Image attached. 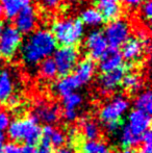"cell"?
Here are the masks:
<instances>
[{"mask_svg": "<svg viewBox=\"0 0 152 153\" xmlns=\"http://www.w3.org/2000/svg\"><path fill=\"white\" fill-rule=\"evenodd\" d=\"M56 42L47 29H38L28 36L21 47V56L28 66H36L54 53Z\"/></svg>", "mask_w": 152, "mask_h": 153, "instance_id": "1", "label": "cell"}, {"mask_svg": "<svg viewBox=\"0 0 152 153\" xmlns=\"http://www.w3.org/2000/svg\"><path fill=\"white\" fill-rule=\"evenodd\" d=\"M50 32L55 42L62 46H74L82 39L85 25L79 19L61 18L52 23Z\"/></svg>", "mask_w": 152, "mask_h": 153, "instance_id": "2", "label": "cell"}, {"mask_svg": "<svg viewBox=\"0 0 152 153\" xmlns=\"http://www.w3.org/2000/svg\"><path fill=\"white\" fill-rule=\"evenodd\" d=\"M33 116L17 119L7 127L8 137L14 142H25L26 145L36 146L42 139V127Z\"/></svg>", "mask_w": 152, "mask_h": 153, "instance_id": "3", "label": "cell"}, {"mask_svg": "<svg viewBox=\"0 0 152 153\" xmlns=\"http://www.w3.org/2000/svg\"><path fill=\"white\" fill-rule=\"evenodd\" d=\"M103 36L110 50H118L128 40L130 36V26L127 21L116 19L106 25Z\"/></svg>", "mask_w": 152, "mask_h": 153, "instance_id": "4", "label": "cell"}, {"mask_svg": "<svg viewBox=\"0 0 152 153\" xmlns=\"http://www.w3.org/2000/svg\"><path fill=\"white\" fill-rule=\"evenodd\" d=\"M79 53L74 46H61L56 48L53 53V61L57 69V74L67 76L74 71Z\"/></svg>", "mask_w": 152, "mask_h": 153, "instance_id": "5", "label": "cell"}, {"mask_svg": "<svg viewBox=\"0 0 152 153\" xmlns=\"http://www.w3.org/2000/svg\"><path fill=\"white\" fill-rule=\"evenodd\" d=\"M22 44V34L12 25H5L0 30V54L10 59L14 56Z\"/></svg>", "mask_w": 152, "mask_h": 153, "instance_id": "6", "label": "cell"}, {"mask_svg": "<svg viewBox=\"0 0 152 153\" xmlns=\"http://www.w3.org/2000/svg\"><path fill=\"white\" fill-rule=\"evenodd\" d=\"M129 107L127 99L118 96L106 103L99 113V118L105 125L112 123H121V119Z\"/></svg>", "mask_w": 152, "mask_h": 153, "instance_id": "7", "label": "cell"}, {"mask_svg": "<svg viewBox=\"0 0 152 153\" xmlns=\"http://www.w3.org/2000/svg\"><path fill=\"white\" fill-rule=\"evenodd\" d=\"M85 46L90 57L93 59H101L110 50L103 32L100 30H93L90 32L85 39Z\"/></svg>", "mask_w": 152, "mask_h": 153, "instance_id": "8", "label": "cell"}, {"mask_svg": "<svg viewBox=\"0 0 152 153\" xmlns=\"http://www.w3.org/2000/svg\"><path fill=\"white\" fill-rule=\"evenodd\" d=\"M38 24V14L35 7L31 5L22 10L15 17L16 29L22 33H31L36 29Z\"/></svg>", "mask_w": 152, "mask_h": 153, "instance_id": "9", "label": "cell"}, {"mask_svg": "<svg viewBox=\"0 0 152 153\" xmlns=\"http://www.w3.org/2000/svg\"><path fill=\"white\" fill-rule=\"evenodd\" d=\"M151 124L150 115L139 109H134L128 116L127 127L134 135L142 137L146 131L149 130Z\"/></svg>", "mask_w": 152, "mask_h": 153, "instance_id": "10", "label": "cell"}, {"mask_svg": "<svg viewBox=\"0 0 152 153\" xmlns=\"http://www.w3.org/2000/svg\"><path fill=\"white\" fill-rule=\"evenodd\" d=\"M59 116H61V109L57 105H51L46 102H40L35 107L33 117L38 121L51 124V123L56 122Z\"/></svg>", "mask_w": 152, "mask_h": 153, "instance_id": "11", "label": "cell"}, {"mask_svg": "<svg viewBox=\"0 0 152 153\" xmlns=\"http://www.w3.org/2000/svg\"><path fill=\"white\" fill-rule=\"evenodd\" d=\"M126 74V69L121 67L115 71L108 73H104L99 78L100 87L103 91L105 92H112L117 89L122 83L124 75Z\"/></svg>", "mask_w": 152, "mask_h": 153, "instance_id": "12", "label": "cell"}, {"mask_svg": "<svg viewBox=\"0 0 152 153\" xmlns=\"http://www.w3.org/2000/svg\"><path fill=\"white\" fill-rule=\"evenodd\" d=\"M95 70H96V66L94 64V62L90 59H87L76 65L75 69H74L73 75L76 78L77 82L81 87V85L87 83L93 78L94 74H95Z\"/></svg>", "mask_w": 152, "mask_h": 153, "instance_id": "13", "label": "cell"}, {"mask_svg": "<svg viewBox=\"0 0 152 153\" xmlns=\"http://www.w3.org/2000/svg\"><path fill=\"white\" fill-rule=\"evenodd\" d=\"M121 48V55L123 59L129 62H136L142 57L145 46L140 40H138L136 38H132L129 39Z\"/></svg>", "mask_w": 152, "mask_h": 153, "instance_id": "14", "label": "cell"}, {"mask_svg": "<svg viewBox=\"0 0 152 153\" xmlns=\"http://www.w3.org/2000/svg\"><path fill=\"white\" fill-rule=\"evenodd\" d=\"M123 65V57L118 50H108L106 54L100 59L99 70L102 73H108L121 68Z\"/></svg>", "mask_w": 152, "mask_h": 153, "instance_id": "15", "label": "cell"}, {"mask_svg": "<svg viewBox=\"0 0 152 153\" xmlns=\"http://www.w3.org/2000/svg\"><path fill=\"white\" fill-rule=\"evenodd\" d=\"M97 10L106 20H116L121 14L120 0H97Z\"/></svg>", "mask_w": 152, "mask_h": 153, "instance_id": "16", "label": "cell"}, {"mask_svg": "<svg viewBox=\"0 0 152 153\" xmlns=\"http://www.w3.org/2000/svg\"><path fill=\"white\" fill-rule=\"evenodd\" d=\"M31 0H0L3 15L7 19H14L25 7L29 6Z\"/></svg>", "mask_w": 152, "mask_h": 153, "instance_id": "17", "label": "cell"}, {"mask_svg": "<svg viewBox=\"0 0 152 153\" xmlns=\"http://www.w3.org/2000/svg\"><path fill=\"white\" fill-rule=\"evenodd\" d=\"M42 140L48 142L51 147L61 148L65 144L66 137L59 129L54 128L51 125H46L44 128H42Z\"/></svg>", "mask_w": 152, "mask_h": 153, "instance_id": "18", "label": "cell"}, {"mask_svg": "<svg viewBox=\"0 0 152 153\" xmlns=\"http://www.w3.org/2000/svg\"><path fill=\"white\" fill-rule=\"evenodd\" d=\"M80 88L79 83L77 82L76 78L74 77L73 74L63 76L61 79L56 81L54 85V91L62 97L68 96V95L74 93L76 89Z\"/></svg>", "mask_w": 152, "mask_h": 153, "instance_id": "19", "label": "cell"}, {"mask_svg": "<svg viewBox=\"0 0 152 153\" xmlns=\"http://www.w3.org/2000/svg\"><path fill=\"white\" fill-rule=\"evenodd\" d=\"M83 25H87L90 27H97L103 23L104 19L102 17L101 13L95 7H89L85 8L81 12L80 19Z\"/></svg>", "mask_w": 152, "mask_h": 153, "instance_id": "20", "label": "cell"}, {"mask_svg": "<svg viewBox=\"0 0 152 153\" xmlns=\"http://www.w3.org/2000/svg\"><path fill=\"white\" fill-rule=\"evenodd\" d=\"M14 82L10 74L6 70L0 73V101H6L13 95Z\"/></svg>", "mask_w": 152, "mask_h": 153, "instance_id": "21", "label": "cell"}, {"mask_svg": "<svg viewBox=\"0 0 152 153\" xmlns=\"http://www.w3.org/2000/svg\"><path fill=\"white\" fill-rule=\"evenodd\" d=\"M121 85L127 92L136 93L143 87V79L136 73H128L124 75Z\"/></svg>", "mask_w": 152, "mask_h": 153, "instance_id": "22", "label": "cell"}, {"mask_svg": "<svg viewBox=\"0 0 152 153\" xmlns=\"http://www.w3.org/2000/svg\"><path fill=\"white\" fill-rule=\"evenodd\" d=\"M40 74L45 79H51L55 78L57 75V69L55 66V62L51 57L45 59L44 61L40 62Z\"/></svg>", "mask_w": 152, "mask_h": 153, "instance_id": "23", "label": "cell"}, {"mask_svg": "<svg viewBox=\"0 0 152 153\" xmlns=\"http://www.w3.org/2000/svg\"><path fill=\"white\" fill-rule=\"evenodd\" d=\"M83 135L87 141H97L100 135V130L97 123L93 120H83L81 123Z\"/></svg>", "mask_w": 152, "mask_h": 153, "instance_id": "24", "label": "cell"}, {"mask_svg": "<svg viewBox=\"0 0 152 153\" xmlns=\"http://www.w3.org/2000/svg\"><path fill=\"white\" fill-rule=\"evenodd\" d=\"M134 106L136 109L142 111L144 113L150 115L151 108H152V96L150 91L143 92L136 97V101H134Z\"/></svg>", "mask_w": 152, "mask_h": 153, "instance_id": "25", "label": "cell"}, {"mask_svg": "<svg viewBox=\"0 0 152 153\" xmlns=\"http://www.w3.org/2000/svg\"><path fill=\"white\" fill-rule=\"evenodd\" d=\"M105 144L100 141H87L81 145L80 153H105L108 152Z\"/></svg>", "mask_w": 152, "mask_h": 153, "instance_id": "26", "label": "cell"}, {"mask_svg": "<svg viewBox=\"0 0 152 153\" xmlns=\"http://www.w3.org/2000/svg\"><path fill=\"white\" fill-rule=\"evenodd\" d=\"M82 102V98L79 94L76 93H72V94L68 95V96L63 97V105L65 107V109H74L77 106L81 104Z\"/></svg>", "mask_w": 152, "mask_h": 153, "instance_id": "27", "label": "cell"}, {"mask_svg": "<svg viewBox=\"0 0 152 153\" xmlns=\"http://www.w3.org/2000/svg\"><path fill=\"white\" fill-rule=\"evenodd\" d=\"M62 0H40V3L45 10H53L57 8L61 4Z\"/></svg>", "mask_w": 152, "mask_h": 153, "instance_id": "28", "label": "cell"}, {"mask_svg": "<svg viewBox=\"0 0 152 153\" xmlns=\"http://www.w3.org/2000/svg\"><path fill=\"white\" fill-rule=\"evenodd\" d=\"M142 14L146 20H150L152 16V3L150 0H146L142 3Z\"/></svg>", "mask_w": 152, "mask_h": 153, "instance_id": "29", "label": "cell"}, {"mask_svg": "<svg viewBox=\"0 0 152 153\" xmlns=\"http://www.w3.org/2000/svg\"><path fill=\"white\" fill-rule=\"evenodd\" d=\"M2 153H21V147L16 143L5 144Z\"/></svg>", "mask_w": 152, "mask_h": 153, "instance_id": "30", "label": "cell"}, {"mask_svg": "<svg viewBox=\"0 0 152 153\" xmlns=\"http://www.w3.org/2000/svg\"><path fill=\"white\" fill-rule=\"evenodd\" d=\"M37 153H53L52 147H51L50 144H49L48 142L41 139L40 146L37 148Z\"/></svg>", "mask_w": 152, "mask_h": 153, "instance_id": "31", "label": "cell"}, {"mask_svg": "<svg viewBox=\"0 0 152 153\" xmlns=\"http://www.w3.org/2000/svg\"><path fill=\"white\" fill-rule=\"evenodd\" d=\"M64 117L67 121H74L77 118V113L74 109H65L64 111Z\"/></svg>", "mask_w": 152, "mask_h": 153, "instance_id": "32", "label": "cell"}, {"mask_svg": "<svg viewBox=\"0 0 152 153\" xmlns=\"http://www.w3.org/2000/svg\"><path fill=\"white\" fill-rule=\"evenodd\" d=\"M6 102H7V104L10 105V106L16 107L20 104V97H19L18 95H12V96L6 100Z\"/></svg>", "mask_w": 152, "mask_h": 153, "instance_id": "33", "label": "cell"}, {"mask_svg": "<svg viewBox=\"0 0 152 153\" xmlns=\"http://www.w3.org/2000/svg\"><path fill=\"white\" fill-rule=\"evenodd\" d=\"M122 1H123V3L125 4L126 6H128V7L136 8V7H138L139 5H141V4L144 2V0H122Z\"/></svg>", "mask_w": 152, "mask_h": 153, "instance_id": "34", "label": "cell"}, {"mask_svg": "<svg viewBox=\"0 0 152 153\" xmlns=\"http://www.w3.org/2000/svg\"><path fill=\"white\" fill-rule=\"evenodd\" d=\"M21 153H37V148L31 145H25L21 147Z\"/></svg>", "mask_w": 152, "mask_h": 153, "instance_id": "35", "label": "cell"}, {"mask_svg": "<svg viewBox=\"0 0 152 153\" xmlns=\"http://www.w3.org/2000/svg\"><path fill=\"white\" fill-rule=\"evenodd\" d=\"M55 153H75V152H74V150L71 147H61V148H57Z\"/></svg>", "mask_w": 152, "mask_h": 153, "instance_id": "36", "label": "cell"}, {"mask_svg": "<svg viewBox=\"0 0 152 153\" xmlns=\"http://www.w3.org/2000/svg\"><path fill=\"white\" fill-rule=\"evenodd\" d=\"M4 146H5V135L2 132H0V153L3 151Z\"/></svg>", "mask_w": 152, "mask_h": 153, "instance_id": "37", "label": "cell"}, {"mask_svg": "<svg viewBox=\"0 0 152 153\" xmlns=\"http://www.w3.org/2000/svg\"><path fill=\"white\" fill-rule=\"evenodd\" d=\"M132 153H146V152L143 149H140V150H138V151H132Z\"/></svg>", "mask_w": 152, "mask_h": 153, "instance_id": "38", "label": "cell"}, {"mask_svg": "<svg viewBox=\"0 0 152 153\" xmlns=\"http://www.w3.org/2000/svg\"><path fill=\"white\" fill-rule=\"evenodd\" d=\"M68 2H70V3H76V2H78L79 0H67Z\"/></svg>", "mask_w": 152, "mask_h": 153, "instance_id": "39", "label": "cell"}, {"mask_svg": "<svg viewBox=\"0 0 152 153\" xmlns=\"http://www.w3.org/2000/svg\"><path fill=\"white\" fill-rule=\"evenodd\" d=\"M3 16V10H2V7H1V5H0V18Z\"/></svg>", "mask_w": 152, "mask_h": 153, "instance_id": "40", "label": "cell"}, {"mask_svg": "<svg viewBox=\"0 0 152 153\" xmlns=\"http://www.w3.org/2000/svg\"><path fill=\"white\" fill-rule=\"evenodd\" d=\"M105 153H112V152H110V151H108V152H105Z\"/></svg>", "mask_w": 152, "mask_h": 153, "instance_id": "41", "label": "cell"}, {"mask_svg": "<svg viewBox=\"0 0 152 153\" xmlns=\"http://www.w3.org/2000/svg\"><path fill=\"white\" fill-rule=\"evenodd\" d=\"M0 30H1V25H0Z\"/></svg>", "mask_w": 152, "mask_h": 153, "instance_id": "42", "label": "cell"}, {"mask_svg": "<svg viewBox=\"0 0 152 153\" xmlns=\"http://www.w3.org/2000/svg\"><path fill=\"white\" fill-rule=\"evenodd\" d=\"M0 57H1V54H0Z\"/></svg>", "mask_w": 152, "mask_h": 153, "instance_id": "43", "label": "cell"}]
</instances>
